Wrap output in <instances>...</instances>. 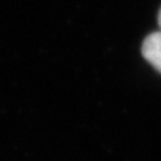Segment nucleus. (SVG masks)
<instances>
[{"label": "nucleus", "instance_id": "obj_1", "mask_svg": "<svg viewBox=\"0 0 161 161\" xmlns=\"http://www.w3.org/2000/svg\"><path fill=\"white\" fill-rule=\"evenodd\" d=\"M143 56L157 71L161 73V30L146 37L141 47Z\"/></svg>", "mask_w": 161, "mask_h": 161}, {"label": "nucleus", "instance_id": "obj_2", "mask_svg": "<svg viewBox=\"0 0 161 161\" xmlns=\"http://www.w3.org/2000/svg\"><path fill=\"white\" fill-rule=\"evenodd\" d=\"M158 26H160V29H161V10H160V13H158Z\"/></svg>", "mask_w": 161, "mask_h": 161}]
</instances>
